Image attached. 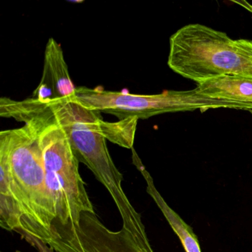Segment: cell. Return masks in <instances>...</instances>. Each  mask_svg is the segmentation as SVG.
Wrapping results in <instances>:
<instances>
[{
  "instance_id": "11",
  "label": "cell",
  "mask_w": 252,
  "mask_h": 252,
  "mask_svg": "<svg viewBox=\"0 0 252 252\" xmlns=\"http://www.w3.org/2000/svg\"><path fill=\"white\" fill-rule=\"evenodd\" d=\"M237 46L243 51L245 54L250 59L252 62V40L249 39H236Z\"/></svg>"
},
{
  "instance_id": "9",
  "label": "cell",
  "mask_w": 252,
  "mask_h": 252,
  "mask_svg": "<svg viewBox=\"0 0 252 252\" xmlns=\"http://www.w3.org/2000/svg\"><path fill=\"white\" fill-rule=\"evenodd\" d=\"M201 95L237 104L241 110H252V78L223 76L197 84Z\"/></svg>"
},
{
  "instance_id": "7",
  "label": "cell",
  "mask_w": 252,
  "mask_h": 252,
  "mask_svg": "<svg viewBox=\"0 0 252 252\" xmlns=\"http://www.w3.org/2000/svg\"><path fill=\"white\" fill-rule=\"evenodd\" d=\"M76 89L61 45L51 37L45 47L42 78L32 97L42 104L72 101Z\"/></svg>"
},
{
  "instance_id": "4",
  "label": "cell",
  "mask_w": 252,
  "mask_h": 252,
  "mask_svg": "<svg viewBox=\"0 0 252 252\" xmlns=\"http://www.w3.org/2000/svg\"><path fill=\"white\" fill-rule=\"evenodd\" d=\"M39 131L46 183L56 212L54 224H78L83 212L95 213L79 173V161L63 128L30 120Z\"/></svg>"
},
{
  "instance_id": "6",
  "label": "cell",
  "mask_w": 252,
  "mask_h": 252,
  "mask_svg": "<svg viewBox=\"0 0 252 252\" xmlns=\"http://www.w3.org/2000/svg\"><path fill=\"white\" fill-rule=\"evenodd\" d=\"M52 233L48 246L54 252H154L147 234L124 227L111 231L91 212H83L78 224H54Z\"/></svg>"
},
{
  "instance_id": "5",
  "label": "cell",
  "mask_w": 252,
  "mask_h": 252,
  "mask_svg": "<svg viewBox=\"0 0 252 252\" xmlns=\"http://www.w3.org/2000/svg\"><path fill=\"white\" fill-rule=\"evenodd\" d=\"M75 100L83 107L116 116L119 120L136 118L147 119L158 115L178 112H201L210 109L240 110L237 104L201 95L190 91H165L155 95L134 94L126 91H106L101 88L78 87Z\"/></svg>"
},
{
  "instance_id": "3",
  "label": "cell",
  "mask_w": 252,
  "mask_h": 252,
  "mask_svg": "<svg viewBox=\"0 0 252 252\" xmlns=\"http://www.w3.org/2000/svg\"><path fill=\"white\" fill-rule=\"evenodd\" d=\"M167 64L196 82L223 76L252 78V62L226 33L201 24H189L169 39Z\"/></svg>"
},
{
  "instance_id": "8",
  "label": "cell",
  "mask_w": 252,
  "mask_h": 252,
  "mask_svg": "<svg viewBox=\"0 0 252 252\" xmlns=\"http://www.w3.org/2000/svg\"><path fill=\"white\" fill-rule=\"evenodd\" d=\"M0 226L24 235V211L11 171L5 130L0 132Z\"/></svg>"
},
{
  "instance_id": "2",
  "label": "cell",
  "mask_w": 252,
  "mask_h": 252,
  "mask_svg": "<svg viewBox=\"0 0 252 252\" xmlns=\"http://www.w3.org/2000/svg\"><path fill=\"white\" fill-rule=\"evenodd\" d=\"M5 131L11 171L24 211L23 238L31 244L38 241L48 246L53 237L56 212L47 186L39 131L31 123Z\"/></svg>"
},
{
  "instance_id": "14",
  "label": "cell",
  "mask_w": 252,
  "mask_h": 252,
  "mask_svg": "<svg viewBox=\"0 0 252 252\" xmlns=\"http://www.w3.org/2000/svg\"><path fill=\"white\" fill-rule=\"evenodd\" d=\"M16 252H20V251L17 250V251H16Z\"/></svg>"
},
{
  "instance_id": "13",
  "label": "cell",
  "mask_w": 252,
  "mask_h": 252,
  "mask_svg": "<svg viewBox=\"0 0 252 252\" xmlns=\"http://www.w3.org/2000/svg\"><path fill=\"white\" fill-rule=\"evenodd\" d=\"M249 6L250 7V8H249V11H251L252 12V7L250 6V5H249Z\"/></svg>"
},
{
  "instance_id": "10",
  "label": "cell",
  "mask_w": 252,
  "mask_h": 252,
  "mask_svg": "<svg viewBox=\"0 0 252 252\" xmlns=\"http://www.w3.org/2000/svg\"><path fill=\"white\" fill-rule=\"evenodd\" d=\"M132 161L138 170L142 174L143 177L147 182V193L153 197L159 209L167 220L169 225L172 227L175 234L178 235L182 243L183 246L187 252H201L198 240L194 234L192 228L186 223L182 218L171 209L170 206L166 203L164 199L160 195L156 187H155L154 181L148 171L146 169L138 157L135 150H132Z\"/></svg>"
},
{
  "instance_id": "12",
  "label": "cell",
  "mask_w": 252,
  "mask_h": 252,
  "mask_svg": "<svg viewBox=\"0 0 252 252\" xmlns=\"http://www.w3.org/2000/svg\"><path fill=\"white\" fill-rule=\"evenodd\" d=\"M32 246H34L35 247L37 248V249H39L40 252H54L49 246H46V245L42 244V243H39L38 241H35L34 243H33Z\"/></svg>"
},
{
  "instance_id": "1",
  "label": "cell",
  "mask_w": 252,
  "mask_h": 252,
  "mask_svg": "<svg viewBox=\"0 0 252 252\" xmlns=\"http://www.w3.org/2000/svg\"><path fill=\"white\" fill-rule=\"evenodd\" d=\"M0 116L20 122L30 120L54 124L65 132L73 153L107 189L123 221V227L135 234L145 231L138 213L126 197L122 183L123 175L113 162L107 141L126 149L133 148L136 118L108 122L99 112L89 110L76 100L42 104L32 98L16 101L0 99Z\"/></svg>"
}]
</instances>
